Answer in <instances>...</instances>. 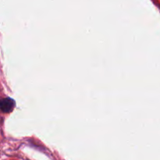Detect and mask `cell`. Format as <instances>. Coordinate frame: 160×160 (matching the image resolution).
<instances>
[{
    "label": "cell",
    "instance_id": "6da1fadb",
    "mask_svg": "<svg viewBox=\"0 0 160 160\" xmlns=\"http://www.w3.org/2000/svg\"><path fill=\"white\" fill-rule=\"evenodd\" d=\"M14 102L10 98H5L2 101V109L4 112H9L13 109L14 107Z\"/></svg>",
    "mask_w": 160,
    "mask_h": 160
}]
</instances>
